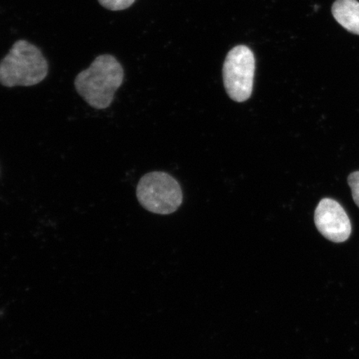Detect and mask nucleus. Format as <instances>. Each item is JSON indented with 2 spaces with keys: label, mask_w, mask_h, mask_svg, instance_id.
<instances>
[{
  "label": "nucleus",
  "mask_w": 359,
  "mask_h": 359,
  "mask_svg": "<svg viewBox=\"0 0 359 359\" xmlns=\"http://www.w3.org/2000/svg\"><path fill=\"white\" fill-rule=\"evenodd\" d=\"M124 70L116 58L110 55L98 56L88 69L78 74L76 91L93 109H106L114 100L115 93L123 83Z\"/></svg>",
  "instance_id": "1"
},
{
  "label": "nucleus",
  "mask_w": 359,
  "mask_h": 359,
  "mask_svg": "<svg viewBox=\"0 0 359 359\" xmlns=\"http://www.w3.org/2000/svg\"><path fill=\"white\" fill-rule=\"evenodd\" d=\"M48 64L35 45L19 40L0 62V84L4 87H31L47 77Z\"/></svg>",
  "instance_id": "2"
},
{
  "label": "nucleus",
  "mask_w": 359,
  "mask_h": 359,
  "mask_svg": "<svg viewBox=\"0 0 359 359\" xmlns=\"http://www.w3.org/2000/svg\"><path fill=\"white\" fill-rule=\"evenodd\" d=\"M137 197L143 208L160 215L176 212L183 200L177 180L161 172L147 173L141 178L137 187Z\"/></svg>",
  "instance_id": "3"
},
{
  "label": "nucleus",
  "mask_w": 359,
  "mask_h": 359,
  "mask_svg": "<svg viewBox=\"0 0 359 359\" xmlns=\"http://www.w3.org/2000/svg\"><path fill=\"white\" fill-rule=\"evenodd\" d=\"M255 58L245 45L233 48L224 60L223 79L224 88L233 101L243 102L252 94Z\"/></svg>",
  "instance_id": "4"
},
{
  "label": "nucleus",
  "mask_w": 359,
  "mask_h": 359,
  "mask_svg": "<svg viewBox=\"0 0 359 359\" xmlns=\"http://www.w3.org/2000/svg\"><path fill=\"white\" fill-rule=\"evenodd\" d=\"M314 224L322 236L334 243L346 241L352 233V224L343 206L334 199L325 198L314 212Z\"/></svg>",
  "instance_id": "5"
},
{
  "label": "nucleus",
  "mask_w": 359,
  "mask_h": 359,
  "mask_svg": "<svg viewBox=\"0 0 359 359\" xmlns=\"http://www.w3.org/2000/svg\"><path fill=\"white\" fill-rule=\"evenodd\" d=\"M332 13L337 22L348 31L359 35V2L357 0H336Z\"/></svg>",
  "instance_id": "6"
},
{
  "label": "nucleus",
  "mask_w": 359,
  "mask_h": 359,
  "mask_svg": "<svg viewBox=\"0 0 359 359\" xmlns=\"http://www.w3.org/2000/svg\"><path fill=\"white\" fill-rule=\"evenodd\" d=\"M102 6L111 11L126 10L133 6L136 0H98Z\"/></svg>",
  "instance_id": "7"
},
{
  "label": "nucleus",
  "mask_w": 359,
  "mask_h": 359,
  "mask_svg": "<svg viewBox=\"0 0 359 359\" xmlns=\"http://www.w3.org/2000/svg\"><path fill=\"white\" fill-rule=\"evenodd\" d=\"M348 184L352 190L353 199L359 208V170L349 175Z\"/></svg>",
  "instance_id": "8"
}]
</instances>
